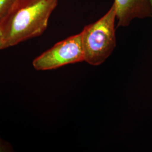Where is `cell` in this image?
Listing matches in <instances>:
<instances>
[{
    "label": "cell",
    "instance_id": "7",
    "mask_svg": "<svg viewBox=\"0 0 152 152\" xmlns=\"http://www.w3.org/2000/svg\"><path fill=\"white\" fill-rule=\"evenodd\" d=\"M149 3H150V5L151 6V9H152V0H149Z\"/></svg>",
    "mask_w": 152,
    "mask_h": 152
},
{
    "label": "cell",
    "instance_id": "2",
    "mask_svg": "<svg viewBox=\"0 0 152 152\" xmlns=\"http://www.w3.org/2000/svg\"><path fill=\"white\" fill-rule=\"evenodd\" d=\"M115 7L113 4L108 12L96 22L85 26L81 32L85 61L94 66L101 65L116 46Z\"/></svg>",
    "mask_w": 152,
    "mask_h": 152
},
{
    "label": "cell",
    "instance_id": "4",
    "mask_svg": "<svg viewBox=\"0 0 152 152\" xmlns=\"http://www.w3.org/2000/svg\"><path fill=\"white\" fill-rule=\"evenodd\" d=\"M113 4L116 10L117 27L129 26L135 18L152 17L149 0H114Z\"/></svg>",
    "mask_w": 152,
    "mask_h": 152
},
{
    "label": "cell",
    "instance_id": "6",
    "mask_svg": "<svg viewBox=\"0 0 152 152\" xmlns=\"http://www.w3.org/2000/svg\"><path fill=\"white\" fill-rule=\"evenodd\" d=\"M11 149V147L9 145V144L2 140L0 137V152H8Z\"/></svg>",
    "mask_w": 152,
    "mask_h": 152
},
{
    "label": "cell",
    "instance_id": "3",
    "mask_svg": "<svg viewBox=\"0 0 152 152\" xmlns=\"http://www.w3.org/2000/svg\"><path fill=\"white\" fill-rule=\"evenodd\" d=\"M83 61L84 51L80 33L56 43L45 51L33 61V66L37 71H48Z\"/></svg>",
    "mask_w": 152,
    "mask_h": 152
},
{
    "label": "cell",
    "instance_id": "1",
    "mask_svg": "<svg viewBox=\"0 0 152 152\" xmlns=\"http://www.w3.org/2000/svg\"><path fill=\"white\" fill-rule=\"evenodd\" d=\"M58 0H19L0 23V50L42 34Z\"/></svg>",
    "mask_w": 152,
    "mask_h": 152
},
{
    "label": "cell",
    "instance_id": "5",
    "mask_svg": "<svg viewBox=\"0 0 152 152\" xmlns=\"http://www.w3.org/2000/svg\"><path fill=\"white\" fill-rule=\"evenodd\" d=\"M19 0H0V23L16 6Z\"/></svg>",
    "mask_w": 152,
    "mask_h": 152
}]
</instances>
